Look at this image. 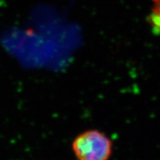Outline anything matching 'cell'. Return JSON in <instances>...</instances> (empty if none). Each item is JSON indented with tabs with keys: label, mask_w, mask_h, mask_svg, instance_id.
<instances>
[{
	"label": "cell",
	"mask_w": 160,
	"mask_h": 160,
	"mask_svg": "<svg viewBox=\"0 0 160 160\" xmlns=\"http://www.w3.org/2000/svg\"><path fill=\"white\" fill-rule=\"evenodd\" d=\"M74 154L79 160H108L112 154V141L97 130L83 132L72 144Z\"/></svg>",
	"instance_id": "6da1fadb"
},
{
	"label": "cell",
	"mask_w": 160,
	"mask_h": 160,
	"mask_svg": "<svg viewBox=\"0 0 160 160\" xmlns=\"http://www.w3.org/2000/svg\"><path fill=\"white\" fill-rule=\"evenodd\" d=\"M152 7L148 22L155 33L160 34V0H151Z\"/></svg>",
	"instance_id": "7a4b0ae2"
}]
</instances>
